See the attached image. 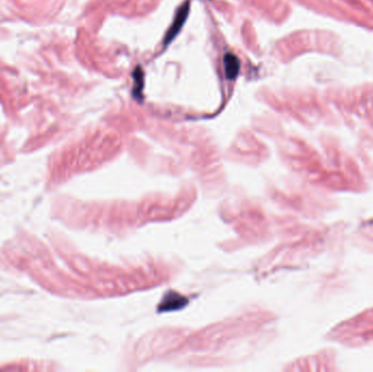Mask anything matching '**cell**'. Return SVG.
<instances>
[{
	"label": "cell",
	"mask_w": 373,
	"mask_h": 372,
	"mask_svg": "<svg viewBox=\"0 0 373 372\" xmlns=\"http://www.w3.org/2000/svg\"><path fill=\"white\" fill-rule=\"evenodd\" d=\"M189 11H190V2L185 3L178 9L176 16H175V19L173 21V23L169 27V30H168V32L165 35V40H164V45L165 46H167L168 44H171L173 42V40L176 38L177 34L180 32L181 27L184 26L185 22L188 18Z\"/></svg>",
	"instance_id": "1"
},
{
	"label": "cell",
	"mask_w": 373,
	"mask_h": 372,
	"mask_svg": "<svg viewBox=\"0 0 373 372\" xmlns=\"http://www.w3.org/2000/svg\"><path fill=\"white\" fill-rule=\"evenodd\" d=\"M225 72L228 80H235L239 74L240 62L239 59L232 54H226L224 57Z\"/></svg>",
	"instance_id": "2"
},
{
	"label": "cell",
	"mask_w": 373,
	"mask_h": 372,
	"mask_svg": "<svg viewBox=\"0 0 373 372\" xmlns=\"http://www.w3.org/2000/svg\"><path fill=\"white\" fill-rule=\"evenodd\" d=\"M133 97L138 100H142L143 97V87H144V74L140 67H137L133 71Z\"/></svg>",
	"instance_id": "3"
}]
</instances>
